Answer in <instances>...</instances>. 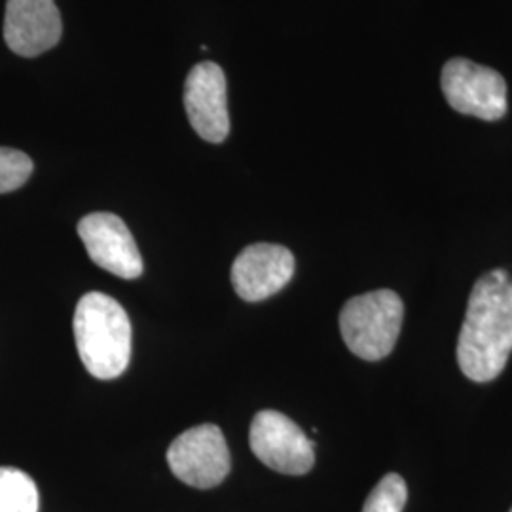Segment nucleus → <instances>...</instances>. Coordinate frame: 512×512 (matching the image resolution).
Returning <instances> with one entry per match:
<instances>
[{"label": "nucleus", "instance_id": "f257e3e1", "mask_svg": "<svg viewBox=\"0 0 512 512\" xmlns=\"http://www.w3.org/2000/svg\"><path fill=\"white\" fill-rule=\"evenodd\" d=\"M512 353V277L505 270L484 274L473 287L459 332L461 372L478 384L495 380Z\"/></svg>", "mask_w": 512, "mask_h": 512}, {"label": "nucleus", "instance_id": "f03ea898", "mask_svg": "<svg viewBox=\"0 0 512 512\" xmlns=\"http://www.w3.org/2000/svg\"><path fill=\"white\" fill-rule=\"evenodd\" d=\"M74 342L80 361L99 380H114L131 359V323L109 294H84L74 311Z\"/></svg>", "mask_w": 512, "mask_h": 512}, {"label": "nucleus", "instance_id": "7ed1b4c3", "mask_svg": "<svg viewBox=\"0 0 512 512\" xmlns=\"http://www.w3.org/2000/svg\"><path fill=\"white\" fill-rule=\"evenodd\" d=\"M404 304L389 289L361 294L340 311V332L349 351L365 361L387 357L401 334Z\"/></svg>", "mask_w": 512, "mask_h": 512}, {"label": "nucleus", "instance_id": "20e7f679", "mask_svg": "<svg viewBox=\"0 0 512 512\" xmlns=\"http://www.w3.org/2000/svg\"><path fill=\"white\" fill-rule=\"evenodd\" d=\"M448 105L467 116L494 122L507 112V82L501 74L469 59H450L440 76Z\"/></svg>", "mask_w": 512, "mask_h": 512}, {"label": "nucleus", "instance_id": "39448f33", "mask_svg": "<svg viewBox=\"0 0 512 512\" xmlns=\"http://www.w3.org/2000/svg\"><path fill=\"white\" fill-rule=\"evenodd\" d=\"M167 463L181 482L198 490L219 486L232 467L226 439L213 423L192 427L173 440Z\"/></svg>", "mask_w": 512, "mask_h": 512}, {"label": "nucleus", "instance_id": "423d86ee", "mask_svg": "<svg viewBox=\"0 0 512 512\" xmlns=\"http://www.w3.org/2000/svg\"><path fill=\"white\" fill-rule=\"evenodd\" d=\"M249 442L256 458L283 475H306L315 463L313 442L291 418L275 410L256 414Z\"/></svg>", "mask_w": 512, "mask_h": 512}, {"label": "nucleus", "instance_id": "0eeeda50", "mask_svg": "<svg viewBox=\"0 0 512 512\" xmlns=\"http://www.w3.org/2000/svg\"><path fill=\"white\" fill-rule=\"evenodd\" d=\"M78 236L99 268L122 279H137L143 274V256L120 217L92 213L78 222Z\"/></svg>", "mask_w": 512, "mask_h": 512}, {"label": "nucleus", "instance_id": "6e6552de", "mask_svg": "<svg viewBox=\"0 0 512 512\" xmlns=\"http://www.w3.org/2000/svg\"><path fill=\"white\" fill-rule=\"evenodd\" d=\"M184 109L196 133L209 143H222L230 133L226 76L219 65H196L184 84Z\"/></svg>", "mask_w": 512, "mask_h": 512}, {"label": "nucleus", "instance_id": "1a4fd4ad", "mask_svg": "<svg viewBox=\"0 0 512 512\" xmlns=\"http://www.w3.org/2000/svg\"><path fill=\"white\" fill-rule=\"evenodd\" d=\"M294 256L287 247L255 243L232 264V285L245 302H262L285 289L293 279Z\"/></svg>", "mask_w": 512, "mask_h": 512}, {"label": "nucleus", "instance_id": "9d476101", "mask_svg": "<svg viewBox=\"0 0 512 512\" xmlns=\"http://www.w3.org/2000/svg\"><path fill=\"white\" fill-rule=\"evenodd\" d=\"M63 33L54 0H8L4 40L14 54L35 57L52 50Z\"/></svg>", "mask_w": 512, "mask_h": 512}, {"label": "nucleus", "instance_id": "9b49d317", "mask_svg": "<svg viewBox=\"0 0 512 512\" xmlns=\"http://www.w3.org/2000/svg\"><path fill=\"white\" fill-rule=\"evenodd\" d=\"M40 495L31 476L14 467H0V512H38Z\"/></svg>", "mask_w": 512, "mask_h": 512}, {"label": "nucleus", "instance_id": "f8f14e48", "mask_svg": "<svg viewBox=\"0 0 512 512\" xmlns=\"http://www.w3.org/2000/svg\"><path fill=\"white\" fill-rule=\"evenodd\" d=\"M408 499V488L403 476L397 473L385 475L366 497L361 512H403Z\"/></svg>", "mask_w": 512, "mask_h": 512}, {"label": "nucleus", "instance_id": "ddd939ff", "mask_svg": "<svg viewBox=\"0 0 512 512\" xmlns=\"http://www.w3.org/2000/svg\"><path fill=\"white\" fill-rule=\"evenodd\" d=\"M33 162L27 154L14 148L0 147V194L14 192L29 181Z\"/></svg>", "mask_w": 512, "mask_h": 512}, {"label": "nucleus", "instance_id": "4468645a", "mask_svg": "<svg viewBox=\"0 0 512 512\" xmlns=\"http://www.w3.org/2000/svg\"><path fill=\"white\" fill-rule=\"evenodd\" d=\"M511 512H512V509H511Z\"/></svg>", "mask_w": 512, "mask_h": 512}]
</instances>
